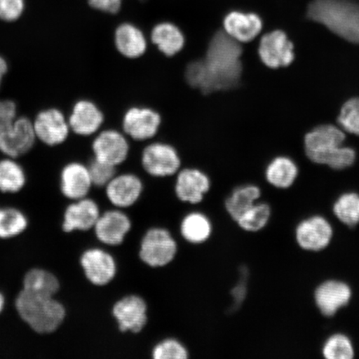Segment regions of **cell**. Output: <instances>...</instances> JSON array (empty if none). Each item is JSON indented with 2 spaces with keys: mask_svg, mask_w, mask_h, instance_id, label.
Instances as JSON below:
<instances>
[{
  "mask_svg": "<svg viewBox=\"0 0 359 359\" xmlns=\"http://www.w3.org/2000/svg\"><path fill=\"white\" fill-rule=\"evenodd\" d=\"M242 48L236 40L219 31L210 40L205 55L188 62L184 77L188 86L201 93L228 91L239 85Z\"/></svg>",
  "mask_w": 359,
  "mask_h": 359,
  "instance_id": "1",
  "label": "cell"
},
{
  "mask_svg": "<svg viewBox=\"0 0 359 359\" xmlns=\"http://www.w3.org/2000/svg\"><path fill=\"white\" fill-rule=\"evenodd\" d=\"M345 135L332 125H323L305 137V150L313 163L327 165L334 170L346 169L354 163L355 151L343 146Z\"/></svg>",
  "mask_w": 359,
  "mask_h": 359,
  "instance_id": "2",
  "label": "cell"
},
{
  "mask_svg": "<svg viewBox=\"0 0 359 359\" xmlns=\"http://www.w3.org/2000/svg\"><path fill=\"white\" fill-rule=\"evenodd\" d=\"M308 17L347 41L359 43V4L351 0H313Z\"/></svg>",
  "mask_w": 359,
  "mask_h": 359,
  "instance_id": "3",
  "label": "cell"
},
{
  "mask_svg": "<svg viewBox=\"0 0 359 359\" xmlns=\"http://www.w3.org/2000/svg\"><path fill=\"white\" fill-rule=\"evenodd\" d=\"M18 313L39 334H51L64 323L66 309L55 297L29 293L22 290L15 300Z\"/></svg>",
  "mask_w": 359,
  "mask_h": 359,
  "instance_id": "4",
  "label": "cell"
},
{
  "mask_svg": "<svg viewBox=\"0 0 359 359\" xmlns=\"http://www.w3.org/2000/svg\"><path fill=\"white\" fill-rule=\"evenodd\" d=\"M177 244L165 228H151L143 236L139 257L142 262L152 268L168 266L176 257Z\"/></svg>",
  "mask_w": 359,
  "mask_h": 359,
  "instance_id": "5",
  "label": "cell"
},
{
  "mask_svg": "<svg viewBox=\"0 0 359 359\" xmlns=\"http://www.w3.org/2000/svg\"><path fill=\"white\" fill-rule=\"evenodd\" d=\"M141 164L150 176L168 177L179 172L182 167V159L176 147L172 144L155 142L143 148Z\"/></svg>",
  "mask_w": 359,
  "mask_h": 359,
  "instance_id": "6",
  "label": "cell"
},
{
  "mask_svg": "<svg viewBox=\"0 0 359 359\" xmlns=\"http://www.w3.org/2000/svg\"><path fill=\"white\" fill-rule=\"evenodd\" d=\"M121 123L126 136L135 141L144 142L158 134L163 118L152 107L133 106L124 112Z\"/></svg>",
  "mask_w": 359,
  "mask_h": 359,
  "instance_id": "7",
  "label": "cell"
},
{
  "mask_svg": "<svg viewBox=\"0 0 359 359\" xmlns=\"http://www.w3.org/2000/svg\"><path fill=\"white\" fill-rule=\"evenodd\" d=\"M36 138L32 121L18 116L12 124L0 129V152L11 158L28 154L32 150Z\"/></svg>",
  "mask_w": 359,
  "mask_h": 359,
  "instance_id": "8",
  "label": "cell"
},
{
  "mask_svg": "<svg viewBox=\"0 0 359 359\" xmlns=\"http://www.w3.org/2000/svg\"><path fill=\"white\" fill-rule=\"evenodd\" d=\"M93 158L118 168L128 160L130 144L127 136L118 130H103L91 144Z\"/></svg>",
  "mask_w": 359,
  "mask_h": 359,
  "instance_id": "9",
  "label": "cell"
},
{
  "mask_svg": "<svg viewBox=\"0 0 359 359\" xmlns=\"http://www.w3.org/2000/svg\"><path fill=\"white\" fill-rule=\"evenodd\" d=\"M334 229L322 215H312L303 219L295 229V241L300 248L311 252H320L331 243Z\"/></svg>",
  "mask_w": 359,
  "mask_h": 359,
  "instance_id": "10",
  "label": "cell"
},
{
  "mask_svg": "<svg viewBox=\"0 0 359 359\" xmlns=\"http://www.w3.org/2000/svg\"><path fill=\"white\" fill-rule=\"evenodd\" d=\"M33 125L37 140L48 147L62 144L71 132L64 112L55 107L40 111L35 116Z\"/></svg>",
  "mask_w": 359,
  "mask_h": 359,
  "instance_id": "11",
  "label": "cell"
},
{
  "mask_svg": "<svg viewBox=\"0 0 359 359\" xmlns=\"http://www.w3.org/2000/svg\"><path fill=\"white\" fill-rule=\"evenodd\" d=\"M112 316L121 331L140 333L147 323V305L140 296L128 295L114 305Z\"/></svg>",
  "mask_w": 359,
  "mask_h": 359,
  "instance_id": "12",
  "label": "cell"
},
{
  "mask_svg": "<svg viewBox=\"0 0 359 359\" xmlns=\"http://www.w3.org/2000/svg\"><path fill=\"white\" fill-rule=\"evenodd\" d=\"M80 264L87 280L93 285H109L115 278V259L104 250L92 248L84 251L81 255Z\"/></svg>",
  "mask_w": 359,
  "mask_h": 359,
  "instance_id": "13",
  "label": "cell"
},
{
  "mask_svg": "<svg viewBox=\"0 0 359 359\" xmlns=\"http://www.w3.org/2000/svg\"><path fill=\"white\" fill-rule=\"evenodd\" d=\"M353 291L347 283L329 280L321 283L314 291L313 299L318 311L325 317H333L341 309L347 306Z\"/></svg>",
  "mask_w": 359,
  "mask_h": 359,
  "instance_id": "14",
  "label": "cell"
},
{
  "mask_svg": "<svg viewBox=\"0 0 359 359\" xmlns=\"http://www.w3.org/2000/svg\"><path fill=\"white\" fill-rule=\"evenodd\" d=\"M260 60L271 69L289 66L294 58V45L281 30L264 35L259 47Z\"/></svg>",
  "mask_w": 359,
  "mask_h": 359,
  "instance_id": "15",
  "label": "cell"
},
{
  "mask_svg": "<svg viewBox=\"0 0 359 359\" xmlns=\"http://www.w3.org/2000/svg\"><path fill=\"white\" fill-rule=\"evenodd\" d=\"M67 122L71 132L88 137L100 131L105 122V115L95 102L83 98L74 103Z\"/></svg>",
  "mask_w": 359,
  "mask_h": 359,
  "instance_id": "16",
  "label": "cell"
},
{
  "mask_svg": "<svg viewBox=\"0 0 359 359\" xmlns=\"http://www.w3.org/2000/svg\"><path fill=\"white\" fill-rule=\"evenodd\" d=\"M131 228V219L120 210H107L101 214L93 227L97 239L109 246L122 244Z\"/></svg>",
  "mask_w": 359,
  "mask_h": 359,
  "instance_id": "17",
  "label": "cell"
},
{
  "mask_svg": "<svg viewBox=\"0 0 359 359\" xmlns=\"http://www.w3.org/2000/svg\"><path fill=\"white\" fill-rule=\"evenodd\" d=\"M143 187L142 179L137 175H116L105 187L106 195L116 208H128L140 199Z\"/></svg>",
  "mask_w": 359,
  "mask_h": 359,
  "instance_id": "18",
  "label": "cell"
},
{
  "mask_svg": "<svg viewBox=\"0 0 359 359\" xmlns=\"http://www.w3.org/2000/svg\"><path fill=\"white\" fill-rule=\"evenodd\" d=\"M114 43L119 55L129 60H139L144 56L148 43L144 32L133 22H123L116 26Z\"/></svg>",
  "mask_w": 359,
  "mask_h": 359,
  "instance_id": "19",
  "label": "cell"
},
{
  "mask_svg": "<svg viewBox=\"0 0 359 359\" xmlns=\"http://www.w3.org/2000/svg\"><path fill=\"white\" fill-rule=\"evenodd\" d=\"M175 192L177 198L190 204H198L210 189V180L197 168H184L177 173Z\"/></svg>",
  "mask_w": 359,
  "mask_h": 359,
  "instance_id": "20",
  "label": "cell"
},
{
  "mask_svg": "<svg viewBox=\"0 0 359 359\" xmlns=\"http://www.w3.org/2000/svg\"><path fill=\"white\" fill-rule=\"evenodd\" d=\"M100 215V206L95 201L88 197L74 201L65 210L62 230L66 233L91 230Z\"/></svg>",
  "mask_w": 359,
  "mask_h": 359,
  "instance_id": "21",
  "label": "cell"
},
{
  "mask_svg": "<svg viewBox=\"0 0 359 359\" xmlns=\"http://www.w3.org/2000/svg\"><path fill=\"white\" fill-rule=\"evenodd\" d=\"M93 187L86 165L73 161L67 163L60 173V190L66 198L77 201L85 198Z\"/></svg>",
  "mask_w": 359,
  "mask_h": 359,
  "instance_id": "22",
  "label": "cell"
},
{
  "mask_svg": "<svg viewBox=\"0 0 359 359\" xmlns=\"http://www.w3.org/2000/svg\"><path fill=\"white\" fill-rule=\"evenodd\" d=\"M151 43L165 57H173L186 46L187 39L180 27L170 21L157 22L151 30Z\"/></svg>",
  "mask_w": 359,
  "mask_h": 359,
  "instance_id": "23",
  "label": "cell"
},
{
  "mask_svg": "<svg viewBox=\"0 0 359 359\" xmlns=\"http://www.w3.org/2000/svg\"><path fill=\"white\" fill-rule=\"evenodd\" d=\"M224 32L237 42L246 43L253 40L262 29L263 22L254 13L231 11L223 20Z\"/></svg>",
  "mask_w": 359,
  "mask_h": 359,
  "instance_id": "24",
  "label": "cell"
},
{
  "mask_svg": "<svg viewBox=\"0 0 359 359\" xmlns=\"http://www.w3.org/2000/svg\"><path fill=\"white\" fill-rule=\"evenodd\" d=\"M22 285L29 293L48 297H55L60 289V283L53 273L37 268L26 273Z\"/></svg>",
  "mask_w": 359,
  "mask_h": 359,
  "instance_id": "25",
  "label": "cell"
},
{
  "mask_svg": "<svg viewBox=\"0 0 359 359\" xmlns=\"http://www.w3.org/2000/svg\"><path fill=\"white\" fill-rule=\"evenodd\" d=\"M297 165L285 156L277 157L268 165L266 177L268 182L280 189H287L293 185L298 177Z\"/></svg>",
  "mask_w": 359,
  "mask_h": 359,
  "instance_id": "26",
  "label": "cell"
},
{
  "mask_svg": "<svg viewBox=\"0 0 359 359\" xmlns=\"http://www.w3.org/2000/svg\"><path fill=\"white\" fill-rule=\"evenodd\" d=\"M262 196L259 188L255 185H245L236 188L226 201V209L235 222L257 203Z\"/></svg>",
  "mask_w": 359,
  "mask_h": 359,
  "instance_id": "27",
  "label": "cell"
},
{
  "mask_svg": "<svg viewBox=\"0 0 359 359\" xmlns=\"http://www.w3.org/2000/svg\"><path fill=\"white\" fill-rule=\"evenodd\" d=\"M212 233V224L205 215L191 212L186 215L181 223V234L191 244L204 243Z\"/></svg>",
  "mask_w": 359,
  "mask_h": 359,
  "instance_id": "28",
  "label": "cell"
},
{
  "mask_svg": "<svg viewBox=\"0 0 359 359\" xmlns=\"http://www.w3.org/2000/svg\"><path fill=\"white\" fill-rule=\"evenodd\" d=\"M26 184V175L22 165L15 158L0 160V191L20 192Z\"/></svg>",
  "mask_w": 359,
  "mask_h": 359,
  "instance_id": "29",
  "label": "cell"
},
{
  "mask_svg": "<svg viewBox=\"0 0 359 359\" xmlns=\"http://www.w3.org/2000/svg\"><path fill=\"white\" fill-rule=\"evenodd\" d=\"M334 217L350 228L359 224V194L346 192L336 200L333 205Z\"/></svg>",
  "mask_w": 359,
  "mask_h": 359,
  "instance_id": "30",
  "label": "cell"
},
{
  "mask_svg": "<svg viewBox=\"0 0 359 359\" xmlns=\"http://www.w3.org/2000/svg\"><path fill=\"white\" fill-rule=\"evenodd\" d=\"M271 208L263 202H257L236 222L246 232H258L266 227L271 217Z\"/></svg>",
  "mask_w": 359,
  "mask_h": 359,
  "instance_id": "31",
  "label": "cell"
},
{
  "mask_svg": "<svg viewBox=\"0 0 359 359\" xmlns=\"http://www.w3.org/2000/svg\"><path fill=\"white\" fill-rule=\"evenodd\" d=\"M28 227V219L16 208H0V239H11Z\"/></svg>",
  "mask_w": 359,
  "mask_h": 359,
  "instance_id": "32",
  "label": "cell"
},
{
  "mask_svg": "<svg viewBox=\"0 0 359 359\" xmlns=\"http://www.w3.org/2000/svg\"><path fill=\"white\" fill-rule=\"evenodd\" d=\"M322 354L327 359H352L355 351L352 340L347 335L335 334L323 345Z\"/></svg>",
  "mask_w": 359,
  "mask_h": 359,
  "instance_id": "33",
  "label": "cell"
},
{
  "mask_svg": "<svg viewBox=\"0 0 359 359\" xmlns=\"http://www.w3.org/2000/svg\"><path fill=\"white\" fill-rule=\"evenodd\" d=\"M152 358L154 359H186L188 358V351L177 339H168L156 345L152 350Z\"/></svg>",
  "mask_w": 359,
  "mask_h": 359,
  "instance_id": "34",
  "label": "cell"
},
{
  "mask_svg": "<svg viewBox=\"0 0 359 359\" xmlns=\"http://www.w3.org/2000/svg\"><path fill=\"white\" fill-rule=\"evenodd\" d=\"M339 123L348 133L359 136V98L344 103L339 116Z\"/></svg>",
  "mask_w": 359,
  "mask_h": 359,
  "instance_id": "35",
  "label": "cell"
},
{
  "mask_svg": "<svg viewBox=\"0 0 359 359\" xmlns=\"http://www.w3.org/2000/svg\"><path fill=\"white\" fill-rule=\"evenodd\" d=\"M93 186L105 187L116 175V168L94 159L87 165Z\"/></svg>",
  "mask_w": 359,
  "mask_h": 359,
  "instance_id": "36",
  "label": "cell"
},
{
  "mask_svg": "<svg viewBox=\"0 0 359 359\" xmlns=\"http://www.w3.org/2000/svg\"><path fill=\"white\" fill-rule=\"evenodd\" d=\"M25 10V0H0V20L13 22L19 20Z\"/></svg>",
  "mask_w": 359,
  "mask_h": 359,
  "instance_id": "37",
  "label": "cell"
},
{
  "mask_svg": "<svg viewBox=\"0 0 359 359\" xmlns=\"http://www.w3.org/2000/svg\"><path fill=\"white\" fill-rule=\"evenodd\" d=\"M88 4L94 11L115 15L121 11L123 0H88Z\"/></svg>",
  "mask_w": 359,
  "mask_h": 359,
  "instance_id": "38",
  "label": "cell"
},
{
  "mask_svg": "<svg viewBox=\"0 0 359 359\" xmlns=\"http://www.w3.org/2000/svg\"><path fill=\"white\" fill-rule=\"evenodd\" d=\"M17 118L16 103L10 100H0V129L12 124Z\"/></svg>",
  "mask_w": 359,
  "mask_h": 359,
  "instance_id": "39",
  "label": "cell"
},
{
  "mask_svg": "<svg viewBox=\"0 0 359 359\" xmlns=\"http://www.w3.org/2000/svg\"><path fill=\"white\" fill-rule=\"evenodd\" d=\"M245 289L244 285H237L234 290H233V295L236 303H239L241 300L244 299Z\"/></svg>",
  "mask_w": 359,
  "mask_h": 359,
  "instance_id": "40",
  "label": "cell"
},
{
  "mask_svg": "<svg viewBox=\"0 0 359 359\" xmlns=\"http://www.w3.org/2000/svg\"><path fill=\"white\" fill-rule=\"evenodd\" d=\"M8 72V64L6 60L2 56H0V88L3 83L4 76L6 75Z\"/></svg>",
  "mask_w": 359,
  "mask_h": 359,
  "instance_id": "41",
  "label": "cell"
},
{
  "mask_svg": "<svg viewBox=\"0 0 359 359\" xmlns=\"http://www.w3.org/2000/svg\"><path fill=\"white\" fill-rule=\"evenodd\" d=\"M4 305H6V299H4V296L2 293H0V314L4 311Z\"/></svg>",
  "mask_w": 359,
  "mask_h": 359,
  "instance_id": "42",
  "label": "cell"
}]
</instances>
